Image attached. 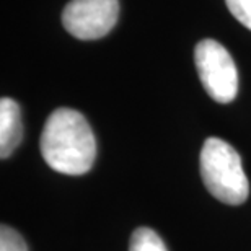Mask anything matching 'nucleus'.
Masks as SVG:
<instances>
[{
    "label": "nucleus",
    "instance_id": "nucleus-2",
    "mask_svg": "<svg viewBox=\"0 0 251 251\" xmlns=\"http://www.w3.org/2000/svg\"><path fill=\"white\" fill-rule=\"evenodd\" d=\"M201 176L215 199L240 205L248 199L250 183L243 172L242 157L222 139L209 137L201 150Z\"/></svg>",
    "mask_w": 251,
    "mask_h": 251
},
{
    "label": "nucleus",
    "instance_id": "nucleus-1",
    "mask_svg": "<svg viewBox=\"0 0 251 251\" xmlns=\"http://www.w3.org/2000/svg\"><path fill=\"white\" fill-rule=\"evenodd\" d=\"M43 158L64 175H85L97 158V140L83 114L59 108L48 118L41 134Z\"/></svg>",
    "mask_w": 251,
    "mask_h": 251
},
{
    "label": "nucleus",
    "instance_id": "nucleus-6",
    "mask_svg": "<svg viewBox=\"0 0 251 251\" xmlns=\"http://www.w3.org/2000/svg\"><path fill=\"white\" fill-rule=\"evenodd\" d=\"M129 251H168L162 238L149 227L134 230L129 242Z\"/></svg>",
    "mask_w": 251,
    "mask_h": 251
},
{
    "label": "nucleus",
    "instance_id": "nucleus-3",
    "mask_svg": "<svg viewBox=\"0 0 251 251\" xmlns=\"http://www.w3.org/2000/svg\"><path fill=\"white\" fill-rule=\"evenodd\" d=\"M194 62L209 97L222 104L233 101L238 93V70L227 49L215 39H202L194 49Z\"/></svg>",
    "mask_w": 251,
    "mask_h": 251
},
{
    "label": "nucleus",
    "instance_id": "nucleus-7",
    "mask_svg": "<svg viewBox=\"0 0 251 251\" xmlns=\"http://www.w3.org/2000/svg\"><path fill=\"white\" fill-rule=\"evenodd\" d=\"M0 251H28L23 237L12 227H0Z\"/></svg>",
    "mask_w": 251,
    "mask_h": 251
},
{
    "label": "nucleus",
    "instance_id": "nucleus-5",
    "mask_svg": "<svg viewBox=\"0 0 251 251\" xmlns=\"http://www.w3.org/2000/svg\"><path fill=\"white\" fill-rule=\"evenodd\" d=\"M22 140V114L12 98L0 100V157L8 158Z\"/></svg>",
    "mask_w": 251,
    "mask_h": 251
},
{
    "label": "nucleus",
    "instance_id": "nucleus-8",
    "mask_svg": "<svg viewBox=\"0 0 251 251\" xmlns=\"http://www.w3.org/2000/svg\"><path fill=\"white\" fill-rule=\"evenodd\" d=\"M230 13L238 20L243 26L251 29V0H225Z\"/></svg>",
    "mask_w": 251,
    "mask_h": 251
},
{
    "label": "nucleus",
    "instance_id": "nucleus-4",
    "mask_svg": "<svg viewBox=\"0 0 251 251\" xmlns=\"http://www.w3.org/2000/svg\"><path fill=\"white\" fill-rule=\"evenodd\" d=\"M119 17L118 0H70L64 8V28L78 39H98L111 31Z\"/></svg>",
    "mask_w": 251,
    "mask_h": 251
}]
</instances>
